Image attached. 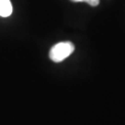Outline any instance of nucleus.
<instances>
[{
	"label": "nucleus",
	"mask_w": 125,
	"mask_h": 125,
	"mask_svg": "<svg viewBox=\"0 0 125 125\" xmlns=\"http://www.w3.org/2000/svg\"><path fill=\"white\" fill-rule=\"evenodd\" d=\"M72 2H86L92 7H96L99 4V0H71Z\"/></svg>",
	"instance_id": "3"
},
{
	"label": "nucleus",
	"mask_w": 125,
	"mask_h": 125,
	"mask_svg": "<svg viewBox=\"0 0 125 125\" xmlns=\"http://www.w3.org/2000/svg\"><path fill=\"white\" fill-rule=\"evenodd\" d=\"M12 4L10 0H0V16L7 18L12 14Z\"/></svg>",
	"instance_id": "2"
},
{
	"label": "nucleus",
	"mask_w": 125,
	"mask_h": 125,
	"mask_svg": "<svg viewBox=\"0 0 125 125\" xmlns=\"http://www.w3.org/2000/svg\"><path fill=\"white\" fill-rule=\"evenodd\" d=\"M74 45L72 42H60L50 49L49 58L54 62H61L74 52Z\"/></svg>",
	"instance_id": "1"
}]
</instances>
